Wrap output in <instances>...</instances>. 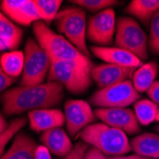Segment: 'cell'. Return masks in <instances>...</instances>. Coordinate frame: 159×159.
<instances>
[{
	"instance_id": "cell-1",
	"label": "cell",
	"mask_w": 159,
	"mask_h": 159,
	"mask_svg": "<svg viewBox=\"0 0 159 159\" xmlns=\"http://www.w3.org/2000/svg\"><path fill=\"white\" fill-rule=\"evenodd\" d=\"M63 86L57 82H46L34 86H18L8 90L1 96L3 111L8 115L20 114L41 109H51L61 102Z\"/></svg>"
},
{
	"instance_id": "cell-2",
	"label": "cell",
	"mask_w": 159,
	"mask_h": 159,
	"mask_svg": "<svg viewBox=\"0 0 159 159\" xmlns=\"http://www.w3.org/2000/svg\"><path fill=\"white\" fill-rule=\"evenodd\" d=\"M34 34L35 40L48 53L50 58L93 68L92 61L88 56L78 51L64 36L51 30L44 22L37 21L34 24Z\"/></svg>"
},
{
	"instance_id": "cell-3",
	"label": "cell",
	"mask_w": 159,
	"mask_h": 159,
	"mask_svg": "<svg viewBox=\"0 0 159 159\" xmlns=\"http://www.w3.org/2000/svg\"><path fill=\"white\" fill-rule=\"evenodd\" d=\"M78 136L82 142L91 145L108 157L126 155L132 151L127 134L121 129L104 123L89 125L79 133Z\"/></svg>"
},
{
	"instance_id": "cell-4",
	"label": "cell",
	"mask_w": 159,
	"mask_h": 159,
	"mask_svg": "<svg viewBox=\"0 0 159 159\" xmlns=\"http://www.w3.org/2000/svg\"><path fill=\"white\" fill-rule=\"evenodd\" d=\"M55 27L65 38L86 56H90L87 47V20L86 11L80 7H68L58 12L55 19Z\"/></svg>"
},
{
	"instance_id": "cell-5",
	"label": "cell",
	"mask_w": 159,
	"mask_h": 159,
	"mask_svg": "<svg viewBox=\"0 0 159 159\" xmlns=\"http://www.w3.org/2000/svg\"><path fill=\"white\" fill-rule=\"evenodd\" d=\"M50 57V56H49ZM51 59V67L48 74L49 82H57L71 93H85L92 83L91 70L75 63Z\"/></svg>"
},
{
	"instance_id": "cell-6",
	"label": "cell",
	"mask_w": 159,
	"mask_h": 159,
	"mask_svg": "<svg viewBox=\"0 0 159 159\" xmlns=\"http://www.w3.org/2000/svg\"><path fill=\"white\" fill-rule=\"evenodd\" d=\"M115 44L142 60L148 59L149 39L146 33L134 18L119 17L115 31Z\"/></svg>"
},
{
	"instance_id": "cell-7",
	"label": "cell",
	"mask_w": 159,
	"mask_h": 159,
	"mask_svg": "<svg viewBox=\"0 0 159 159\" xmlns=\"http://www.w3.org/2000/svg\"><path fill=\"white\" fill-rule=\"evenodd\" d=\"M51 59L38 42L28 38L24 49V69L20 86H34L42 84L48 76Z\"/></svg>"
},
{
	"instance_id": "cell-8",
	"label": "cell",
	"mask_w": 159,
	"mask_h": 159,
	"mask_svg": "<svg viewBox=\"0 0 159 159\" xmlns=\"http://www.w3.org/2000/svg\"><path fill=\"white\" fill-rule=\"evenodd\" d=\"M140 99L133 82L126 80L95 92L91 97L93 105L100 108H127Z\"/></svg>"
},
{
	"instance_id": "cell-9",
	"label": "cell",
	"mask_w": 159,
	"mask_h": 159,
	"mask_svg": "<svg viewBox=\"0 0 159 159\" xmlns=\"http://www.w3.org/2000/svg\"><path fill=\"white\" fill-rule=\"evenodd\" d=\"M116 31L115 12L111 8L96 12L87 24V38L99 47L110 45Z\"/></svg>"
},
{
	"instance_id": "cell-10",
	"label": "cell",
	"mask_w": 159,
	"mask_h": 159,
	"mask_svg": "<svg viewBox=\"0 0 159 159\" xmlns=\"http://www.w3.org/2000/svg\"><path fill=\"white\" fill-rule=\"evenodd\" d=\"M67 131L70 136H75L95 120L94 111L84 100L70 99L64 106Z\"/></svg>"
},
{
	"instance_id": "cell-11",
	"label": "cell",
	"mask_w": 159,
	"mask_h": 159,
	"mask_svg": "<svg viewBox=\"0 0 159 159\" xmlns=\"http://www.w3.org/2000/svg\"><path fill=\"white\" fill-rule=\"evenodd\" d=\"M94 114L102 123L121 129L126 134H134L141 129L134 111L128 108H99Z\"/></svg>"
},
{
	"instance_id": "cell-12",
	"label": "cell",
	"mask_w": 159,
	"mask_h": 159,
	"mask_svg": "<svg viewBox=\"0 0 159 159\" xmlns=\"http://www.w3.org/2000/svg\"><path fill=\"white\" fill-rule=\"evenodd\" d=\"M0 11L11 21L23 26L41 20L33 0H4L0 3Z\"/></svg>"
},
{
	"instance_id": "cell-13",
	"label": "cell",
	"mask_w": 159,
	"mask_h": 159,
	"mask_svg": "<svg viewBox=\"0 0 159 159\" xmlns=\"http://www.w3.org/2000/svg\"><path fill=\"white\" fill-rule=\"evenodd\" d=\"M135 70L105 63L93 67L91 76L92 80L95 82L99 90H101L129 80L128 78L133 76Z\"/></svg>"
},
{
	"instance_id": "cell-14",
	"label": "cell",
	"mask_w": 159,
	"mask_h": 159,
	"mask_svg": "<svg viewBox=\"0 0 159 159\" xmlns=\"http://www.w3.org/2000/svg\"><path fill=\"white\" fill-rule=\"evenodd\" d=\"M92 52L97 58L103 60L108 64H113L125 68L137 69L142 65V61L135 55L118 47H99L93 46L91 48Z\"/></svg>"
},
{
	"instance_id": "cell-15",
	"label": "cell",
	"mask_w": 159,
	"mask_h": 159,
	"mask_svg": "<svg viewBox=\"0 0 159 159\" xmlns=\"http://www.w3.org/2000/svg\"><path fill=\"white\" fill-rule=\"evenodd\" d=\"M31 129L34 132H46L65 124V114L57 109H41L28 113Z\"/></svg>"
},
{
	"instance_id": "cell-16",
	"label": "cell",
	"mask_w": 159,
	"mask_h": 159,
	"mask_svg": "<svg viewBox=\"0 0 159 159\" xmlns=\"http://www.w3.org/2000/svg\"><path fill=\"white\" fill-rule=\"evenodd\" d=\"M40 140L49 152L56 156L65 157L74 149L70 137L60 128L44 132L40 136Z\"/></svg>"
},
{
	"instance_id": "cell-17",
	"label": "cell",
	"mask_w": 159,
	"mask_h": 159,
	"mask_svg": "<svg viewBox=\"0 0 159 159\" xmlns=\"http://www.w3.org/2000/svg\"><path fill=\"white\" fill-rule=\"evenodd\" d=\"M37 149L34 139L26 134H17L10 149L0 159H34Z\"/></svg>"
},
{
	"instance_id": "cell-18",
	"label": "cell",
	"mask_w": 159,
	"mask_h": 159,
	"mask_svg": "<svg viewBox=\"0 0 159 159\" xmlns=\"http://www.w3.org/2000/svg\"><path fill=\"white\" fill-rule=\"evenodd\" d=\"M132 151L135 154L148 157L159 158V135L152 133H144L134 137L131 142Z\"/></svg>"
},
{
	"instance_id": "cell-19",
	"label": "cell",
	"mask_w": 159,
	"mask_h": 159,
	"mask_svg": "<svg viewBox=\"0 0 159 159\" xmlns=\"http://www.w3.org/2000/svg\"><path fill=\"white\" fill-rule=\"evenodd\" d=\"M158 73V66L156 62L151 61L142 64L138 67L133 75V85L134 89L140 93L147 92L155 81Z\"/></svg>"
},
{
	"instance_id": "cell-20",
	"label": "cell",
	"mask_w": 159,
	"mask_h": 159,
	"mask_svg": "<svg viewBox=\"0 0 159 159\" xmlns=\"http://www.w3.org/2000/svg\"><path fill=\"white\" fill-rule=\"evenodd\" d=\"M22 37L23 31L0 11V39L5 43L7 49L16 51L14 49L20 45Z\"/></svg>"
},
{
	"instance_id": "cell-21",
	"label": "cell",
	"mask_w": 159,
	"mask_h": 159,
	"mask_svg": "<svg viewBox=\"0 0 159 159\" xmlns=\"http://www.w3.org/2000/svg\"><path fill=\"white\" fill-rule=\"evenodd\" d=\"M158 11L159 0H134L126 8L128 13L144 24L151 22V19Z\"/></svg>"
},
{
	"instance_id": "cell-22",
	"label": "cell",
	"mask_w": 159,
	"mask_h": 159,
	"mask_svg": "<svg viewBox=\"0 0 159 159\" xmlns=\"http://www.w3.org/2000/svg\"><path fill=\"white\" fill-rule=\"evenodd\" d=\"M0 66L9 76L16 79L23 73L24 52L21 51L4 52L0 56Z\"/></svg>"
},
{
	"instance_id": "cell-23",
	"label": "cell",
	"mask_w": 159,
	"mask_h": 159,
	"mask_svg": "<svg viewBox=\"0 0 159 159\" xmlns=\"http://www.w3.org/2000/svg\"><path fill=\"white\" fill-rule=\"evenodd\" d=\"M134 113L140 125L148 126L156 120L159 107L150 99H141L134 104Z\"/></svg>"
},
{
	"instance_id": "cell-24",
	"label": "cell",
	"mask_w": 159,
	"mask_h": 159,
	"mask_svg": "<svg viewBox=\"0 0 159 159\" xmlns=\"http://www.w3.org/2000/svg\"><path fill=\"white\" fill-rule=\"evenodd\" d=\"M40 19L47 23L55 19L59 12L62 1L60 0H34Z\"/></svg>"
},
{
	"instance_id": "cell-25",
	"label": "cell",
	"mask_w": 159,
	"mask_h": 159,
	"mask_svg": "<svg viewBox=\"0 0 159 159\" xmlns=\"http://www.w3.org/2000/svg\"><path fill=\"white\" fill-rule=\"evenodd\" d=\"M28 119L26 117H20L12 120L10 124L6 131L0 135V157L3 155L5 147L7 144L10 142V140L18 134L20 129L27 124Z\"/></svg>"
},
{
	"instance_id": "cell-26",
	"label": "cell",
	"mask_w": 159,
	"mask_h": 159,
	"mask_svg": "<svg viewBox=\"0 0 159 159\" xmlns=\"http://www.w3.org/2000/svg\"><path fill=\"white\" fill-rule=\"evenodd\" d=\"M70 2L92 12H99L117 3V1H113V0H75Z\"/></svg>"
},
{
	"instance_id": "cell-27",
	"label": "cell",
	"mask_w": 159,
	"mask_h": 159,
	"mask_svg": "<svg viewBox=\"0 0 159 159\" xmlns=\"http://www.w3.org/2000/svg\"><path fill=\"white\" fill-rule=\"evenodd\" d=\"M150 25L149 48L153 53L159 55V11L151 19Z\"/></svg>"
},
{
	"instance_id": "cell-28",
	"label": "cell",
	"mask_w": 159,
	"mask_h": 159,
	"mask_svg": "<svg viewBox=\"0 0 159 159\" xmlns=\"http://www.w3.org/2000/svg\"><path fill=\"white\" fill-rule=\"evenodd\" d=\"M88 151V145L84 142H77L74 149L68 155L62 157V159H84L85 154Z\"/></svg>"
},
{
	"instance_id": "cell-29",
	"label": "cell",
	"mask_w": 159,
	"mask_h": 159,
	"mask_svg": "<svg viewBox=\"0 0 159 159\" xmlns=\"http://www.w3.org/2000/svg\"><path fill=\"white\" fill-rule=\"evenodd\" d=\"M14 81H16V79L9 76L0 66V93L6 90L11 85H12Z\"/></svg>"
},
{
	"instance_id": "cell-30",
	"label": "cell",
	"mask_w": 159,
	"mask_h": 159,
	"mask_svg": "<svg viewBox=\"0 0 159 159\" xmlns=\"http://www.w3.org/2000/svg\"><path fill=\"white\" fill-rule=\"evenodd\" d=\"M147 93L150 97V100H152V102L159 106V81L153 82V84L147 91Z\"/></svg>"
},
{
	"instance_id": "cell-31",
	"label": "cell",
	"mask_w": 159,
	"mask_h": 159,
	"mask_svg": "<svg viewBox=\"0 0 159 159\" xmlns=\"http://www.w3.org/2000/svg\"><path fill=\"white\" fill-rule=\"evenodd\" d=\"M84 159H109V158H108V156L103 154L102 152L96 150L95 148L92 147L87 151Z\"/></svg>"
},
{
	"instance_id": "cell-32",
	"label": "cell",
	"mask_w": 159,
	"mask_h": 159,
	"mask_svg": "<svg viewBox=\"0 0 159 159\" xmlns=\"http://www.w3.org/2000/svg\"><path fill=\"white\" fill-rule=\"evenodd\" d=\"M34 159H52L51 152L49 150L43 145V146H38L34 154Z\"/></svg>"
},
{
	"instance_id": "cell-33",
	"label": "cell",
	"mask_w": 159,
	"mask_h": 159,
	"mask_svg": "<svg viewBox=\"0 0 159 159\" xmlns=\"http://www.w3.org/2000/svg\"><path fill=\"white\" fill-rule=\"evenodd\" d=\"M109 159H151L148 157H144L138 154H132V155H121V156H110Z\"/></svg>"
},
{
	"instance_id": "cell-34",
	"label": "cell",
	"mask_w": 159,
	"mask_h": 159,
	"mask_svg": "<svg viewBox=\"0 0 159 159\" xmlns=\"http://www.w3.org/2000/svg\"><path fill=\"white\" fill-rule=\"evenodd\" d=\"M9 124L7 123V121L5 120V118L3 117V115L0 112V135H1L6 129H8Z\"/></svg>"
},
{
	"instance_id": "cell-35",
	"label": "cell",
	"mask_w": 159,
	"mask_h": 159,
	"mask_svg": "<svg viewBox=\"0 0 159 159\" xmlns=\"http://www.w3.org/2000/svg\"><path fill=\"white\" fill-rule=\"evenodd\" d=\"M6 49H7V46L5 45V43L1 39H0V52H2V51H4Z\"/></svg>"
},
{
	"instance_id": "cell-36",
	"label": "cell",
	"mask_w": 159,
	"mask_h": 159,
	"mask_svg": "<svg viewBox=\"0 0 159 159\" xmlns=\"http://www.w3.org/2000/svg\"><path fill=\"white\" fill-rule=\"evenodd\" d=\"M156 121H159V110H158V113H157V117H156Z\"/></svg>"
},
{
	"instance_id": "cell-37",
	"label": "cell",
	"mask_w": 159,
	"mask_h": 159,
	"mask_svg": "<svg viewBox=\"0 0 159 159\" xmlns=\"http://www.w3.org/2000/svg\"><path fill=\"white\" fill-rule=\"evenodd\" d=\"M157 129H158V132H159V126H158V128H157Z\"/></svg>"
},
{
	"instance_id": "cell-38",
	"label": "cell",
	"mask_w": 159,
	"mask_h": 159,
	"mask_svg": "<svg viewBox=\"0 0 159 159\" xmlns=\"http://www.w3.org/2000/svg\"><path fill=\"white\" fill-rule=\"evenodd\" d=\"M158 159H159V158H158Z\"/></svg>"
}]
</instances>
